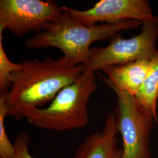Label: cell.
Masks as SVG:
<instances>
[{"label": "cell", "instance_id": "cell-1", "mask_svg": "<svg viewBox=\"0 0 158 158\" xmlns=\"http://www.w3.org/2000/svg\"><path fill=\"white\" fill-rule=\"evenodd\" d=\"M23 68L13 74L8 91L0 95L6 103L8 115L17 120L34 108L51 102L66 86L77 81L85 70L84 64L73 66L62 57L40 61L23 60Z\"/></svg>", "mask_w": 158, "mask_h": 158}, {"label": "cell", "instance_id": "cell-2", "mask_svg": "<svg viewBox=\"0 0 158 158\" xmlns=\"http://www.w3.org/2000/svg\"><path fill=\"white\" fill-rule=\"evenodd\" d=\"M142 25L139 21L128 19L86 26L74 20L63 9L60 17L46 24L44 31L27 40L24 45L29 49L56 48L70 64H85L93 43L111 39L120 31L137 28Z\"/></svg>", "mask_w": 158, "mask_h": 158}, {"label": "cell", "instance_id": "cell-3", "mask_svg": "<svg viewBox=\"0 0 158 158\" xmlns=\"http://www.w3.org/2000/svg\"><path fill=\"white\" fill-rule=\"evenodd\" d=\"M95 73L85 72L77 81L63 88L45 108H34L25 115L34 127L56 131L84 128L89 121L88 103L97 90Z\"/></svg>", "mask_w": 158, "mask_h": 158}, {"label": "cell", "instance_id": "cell-4", "mask_svg": "<svg viewBox=\"0 0 158 158\" xmlns=\"http://www.w3.org/2000/svg\"><path fill=\"white\" fill-rule=\"evenodd\" d=\"M103 79L117 96L113 113L123 141L122 158H151V134L154 123H156L152 115L135 96L121 89L107 77Z\"/></svg>", "mask_w": 158, "mask_h": 158}, {"label": "cell", "instance_id": "cell-5", "mask_svg": "<svg viewBox=\"0 0 158 158\" xmlns=\"http://www.w3.org/2000/svg\"><path fill=\"white\" fill-rule=\"evenodd\" d=\"M142 23L141 32L137 35L124 39L117 34L107 46L91 48L84 71L95 73L139 59L151 60L157 50L158 16Z\"/></svg>", "mask_w": 158, "mask_h": 158}, {"label": "cell", "instance_id": "cell-6", "mask_svg": "<svg viewBox=\"0 0 158 158\" xmlns=\"http://www.w3.org/2000/svg\"><path fill=\"white\" fill-rule=\"evenodd\" d=\"M62 6L51 1L1 0L0 31L9 30L18 37L38 33L60 16Z\"/></svg>", "mask_w": 158, "mask_h": 158}, {"label": "cell", "instance_id": "cell-7", "mask_svg": "<svg viewBox=\"0 0 158 158\" xmlns=\"http://www.w3.org/2000/svg\"><path fill=\"white\" fill-rule=\"evenodd\" d=\"M62 7L74 20L86 26L128 19L142 23L154 17L150 4L146 0H102L85 11Z\"/></svg>", "mask_w": 158, "mask_h": 158}, {"label": "cell", "instance_id": "cell-8", "mask_svg": "<svg viewBox=\"0 0 158 158\" xmlns=\"http://www.w3.org/2000/svg\"><path fill=\"white\" fill-rule=\"evenodd\" d=\"M118 130L114 113L107 115L103 130L87 136L76 149L72 158H122L118 146Z\"/></svg>", "mask_w": 158, "mask_h": 158}, {"label": "cell", "instance_id": "cell-9", "mask_svg": "<svg viewBox=\"0 0 158 158\" xmlns=\"http://www.w3.org/2000/svg\"><path fill=\"white\" fill-rule=\"evenodd\" d=\"M150 66V60L139 59L106 69L103 72L119 88L135 96L141 87Z\"/></svg>", "mask_w": 158, "mask_h": 158}, {"label": "cell", "instance_id": "cell-10", "mask_svg": "<svg viewBox=\"0 0 158 158\" xmlns=\"http://www.w3.org/2000/svg\"><path fill=\"white\" fill-rule=\"evenodd\" d=\"M136 98L158 123V50L151 60L149 72Z\"/></svg>", "mask_w": 158, "mask_h": 158}, {"label": "cell", "instance_id": "cell-11", "mask_svg": "<svg viewBox=\"0 0 158 158\" xmlns=\"http://www.w3.org/2000/svg\"><path fill=\"white\" fill-rule=\"evenodd\" d=\"M2 32L0 31V95L6 94L8 91L13 74L23 68L21 62H12L7 56L3 45Z\"/></svg>", "mask_w": 158, "mask_h": 158}, {"label": "cell", "instance_id": "cell-12", "mask_svg": "<svg viewBox=\"0 0 158 158\" xmlns=\"http://www.w3.org/2000/svg\"><path fill=\"white\" fill-rule=\"evenodd\" d=\"M7 116L4 100L0 97V158H16L14 143L10 141L6 132L5 119Z\"/></svg>", "mask_w": 158, "mask_h": 158}, {"label": "cell", "instance_id": "cell-13", "mask_svg": "<svg viewBox=\"0 0 158 158\" xmlns=\"http://www.w3.org/2000/svg\"><path fill=\"white\" fill-rule=\"evenodd\" d=\"M30 136L26 132H21L17 135L14 145L15 151L16 158H35L29 151Z\"/></svg>", "mask_w": 158, "mask_h": 158}]
</instances>
